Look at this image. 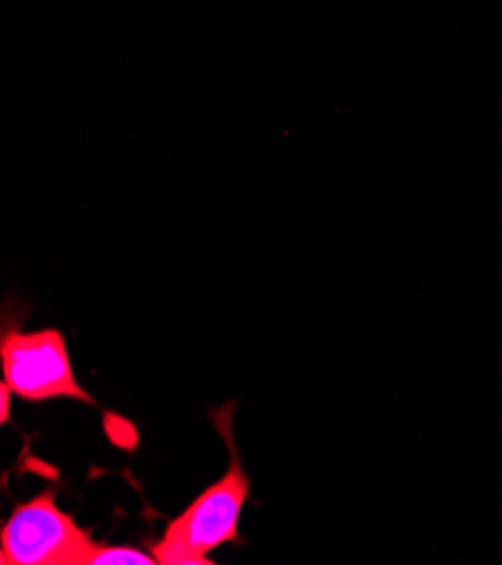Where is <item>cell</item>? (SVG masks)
Returning <instances> with one entry per match:
<instances>
[{
  "label": "cell",
  "mask_w": 502,
  "mask_h": 565,
  "mask_svg": "<svg viewBox=\"0 0 502 565\" xmlns=\"http://www.w3.org/2000/svg\"><path fill=\"white\" fill-rule=\"evenodd\" d=\"M233 404L214 411L212 422L231 450L228 471L214 484L203 489L188 510L167 525L160 541L153 545L158 565H210V554L237 541L239 519L250 495V478L246 476L233 439Z\"/></svg>",
  "instance_id": "6da1fadb"
},
{
  "label": "cell",
  "mask_w": 502,
  "mask_h": 565,
  "mask_svg": "<svg viewBox=\"0 0 502 565\" xmlns=\"http://www.w3.org/2000/svg\"><path fill=\"white\" fill-rule=\"evenodd\" d=\"M99 543L57 504L54 489L19 502L0 532L3 565H90Z\"/></svg>",
  "instance_id": "7a4b0ae2"
},
{
  "label": "cell",
  "mask_w": 502,
  "mask_h": 565,
  "mask_svg": "<svg viewBox=\"0 0 502 565\" xmlns=\"http://www.w3.org/2000/svg\"><path fill=\"white\" fill-rule=\"evenodd\" d=\"M0 363H3V381L25 402L71 399L88 406L97 404L77 381L66 335L60 329H6L0 338Z\"/></svg>",
  "instance_id": "3957f363"
},
{
  "label": "cell",
  "mask_w": 502,
  "mask_h": 565,
  "mask_svg": "<svg viewBox=\"0 0 502 565\" xmlns=\"http://www.w3.org/2000/svg\"><path fill=\"white\" fill-rule=\"evenodd\" d=\"M158 558L131 545H99L90 565H156Z\"/></svg>",
  "instance_id": "277c9868"
},
{
  "label": "cell",
  "mask_w": 502,
  "mask_h": 565,
  "mask_svg": "<svg viewBox=\"0 0 502 565\" xmlns=\"http://www.w3.org/2000/svg\"><path fill=\"white\" fill-rule=\"evenodd\" d=\"M129 422L127 419H122V417H118V415H106L104 417V430H106V435L110 437V441L114 444H118V446H122V448H133L136 446V441H138V435H125V426H127Z\"/></svg>",
  "instance_id": "5b68a950"
},
{
  "label": "cell",
  "mask_w": 502,
  "mask_h": 565,
  "mask_svg": "<svg viewBox=\"0 0 502 565\" xmlns=\"http://www.w3.org/2000/svg\"><path fill=\"white\" fill-rule=\"evenodd\" d=\"M12 394H14L12 387L6 381H0V424H3V426H8L10 417H12V413H10Z\"/></svg>",
  "instance_id": "8992f818"
}]
</instances>
